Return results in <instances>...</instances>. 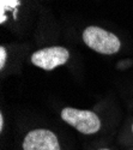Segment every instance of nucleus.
<instances>
[{"label": "nucleus", "mask_w": 133, "mask_h": 150, "mask_svg": "<svg viewBox=\"0 0 133 150\" xmlns=\"http://www.w3.org/2000/svg\"><path fill=\"white\" fill-rule=\"evenodd\" d=\"M24 150H60L56 136L44 129L30 131L23 142Z\"/></svg>", "instance_id": "obj_4"}, {"label": "nucleus", "mask_w": 133, "mask_h": 150, "mask_svg": "<svg viewBox=\"0 0 133 150\" xmlns=\"http://www.w3.org/2000/svg\"><path fill=\"white\" fill-rule=\"evenodd\" d=\"M19 5V0H0V22H5V11L16 10Z\"/></svg>", "instance_id": "obj_5"}, {"label": "nucleus", "mask_w": 133, "mask_h": 150, "mask_svg": "<svg viewBox=\"0 0 133 150\" xmlns=\"http://www.w3.org/2000/svg\"><path fill=\"white\" fill-rule=\"evenodd\" d=\"M6 51L4 47H0V69H3L5 66V61H6Z\"/></svg>", "instance_id": "obj_6"}, {"label": "nucleus", "mask_w": 133, "mask_h": 150, "mask_svg": "<svg viewBox=\"0 0 133 150\" xmlns=\"http://www.w3.org/2000/svg\"><path fill=\"white\" fill-rule=\"evenodd\" d=\"M100 150H109V149H100Z\"/></svg>", "instance_id": "obj_8"}, {"label": "nucleus", "mask_w": 133, "mask_h": 150, "mask_svg": "<svg viewBox=\"0 0 133 150\" xmlns=\"http://www.w3.org/2000/svg\"><path fill=\"white\" fill-rule=\"evenodd\" d=\"M132 132H133V125H132Z\"/></svg>", "instance_id": "obj_9"}, {"label": "nucleus", "mask_w": 133, "mask_h": 150, "mask_svg": "<svg viewBox=\"0 0 133 150\" xmlns=\"http://www.w3.org/2000/svg\"><path fill=\"white\" fill-rule=\"evenodd\" d=\"M70 53L64 47H48L42 48L31 55V62L37 67L51 71L60 65L66 64Z\"/></svg>", "instance_id": "obj_3"}, {"label": "nucleus", "mask_w": 133, "mask_h": 150, "mask_svg": "<svg viewBox=\"0 0 133 150\" xmlns=\"http://www.w3.org/2000/svg\"><path fill=\"white\" fill-rule=\"evenodd\" d=\"M3 126H4V118H3V114H0V130L3 131Z\"/></svg>", "instance_id": "obj_7"}, {"label": "nucleus", "mask_w": 133, "mask_h": 150, "mask_svg": "<svg viewBox=\"0 0 133 150\" xmlns=\"http://www.w3.org/2000/svg\"><path fill=\"white\" fill-rule=\"evenodd\" d=\"M83 40L88 47L101 54H115L121 43L118 36L99 27H88L83 33Z\"/></svg>", "instance_id": "obj_1"}, {"label": "nucleus", "mask_w": 133, "mask_h": 150, "mask_svg": "<svg viewBox=\"0 0 133 150\" xmlns=\"http://www.w3.org/2000/svg\"><path fill=\"white\" fill-rule=\"evenodd\" d=\"M61 118L65 122L70 124L71 126H73L76 130L84 134L96 133L101 129L100 118L90 110H80L67 107L63 109Z\"/></svg>", "instance_id": "obj_2"}]
</instances>
